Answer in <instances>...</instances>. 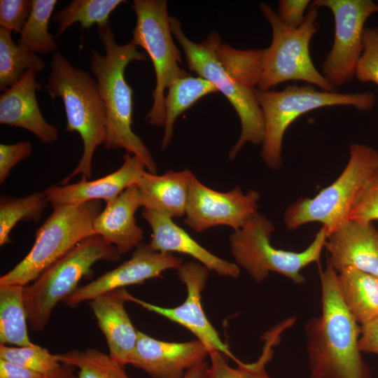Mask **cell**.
I'll return each instance as SVG.
<instances>
[{
    "label": "cell",
    "instance_id": "obj_25",
    "mask_svg": "<svg viewBox=\"0 0 378 378\" xmlns=\"http://www.w3.org/2000/svg\"><path fill=\"white\" fill-rule=\"evenodd\" d=\"M216 92H218L216 87L200 76L194 77L188 74L176 78L170 83L164 96L162 149H165L171 142L176 118L203 97Z\"/></svg>",
    "mask_w": 378,
    "mask_h": 378
},
{
    "label": "cell",
    "instance_id": "obj_3",
    "mask_svg": "<svg viewBox=\"0 0 378 378\" xmlns=\"http://www.w3.org/2000/svg\"><path fill=\"white\" fill-rule=\"evenodd\" d=\"M46 88L52 99L62 100L66 130L78 133L83 144L78 164L59 185L69 184L79 174L90 180L94 151L104 144L106 134V110L97 82L89 72L76 67L62 53L55 52Z\"/></svg>",
    "mask_w": 378,
    "mask_h": 378
},
{
    "label": "cell",
    "instance_id": "obj_19",
    "mask_svg": "<svg viewBox=\"0 0 378 378\" xmlns=\"http://www.w3.org/2000/svg\"><path fill=\"white\" fill-rule=\"evenodd\" d=\"M36 74L34 70H28L1 94L0 123L27 130L41 143L50 144L57 140L59 130L46 120L40 110L36 91L42 86L36 79Z\"/></svg>",
    "mask_w": 378,
    "mask_h": 378
},
{
    "label": "cell",
    "instance_id": "obj_2",
    "mask_svg": "<svg viewBox=\"0 0 378 378\" xmlns=\"http://www.w3.org/2000/svg\"><path fill=\"white\" fill-rule=\"evenodd\" d=\"M103 55L90 48V68L97 82L106 115V149H124L138 156L150 173L156 174L157 164L150 151L134 132L133 90L127 83L125 71L133 61L147 59L131 42L117 43L110 22L97 26Z\"/></svg>",
    "mask_w": 378,
    "mask_h": 378
},
{
    "label": "cell",
    "instance_id": "obj_36",
    "mask_svg": "<svg viewBox=\"0 0 378 378\" xmlns=\"http://www.w3.org/2000/svg\"><path fill=\"white\" fill-rule=\"evenodd\" d=\"M347 219L370 222L378 220V171L361 190Z\"/></svg>",
    "mask_w": 378,
    "mask_h": 378
},
{
    "label": "cell",
    "instance_id": "obj_16",
    "mask_svg": "<svg viewBox=\"0 0 378 378\" xmlns=\"http://www.w3.org/2000/svg\"><path fill=\"white\" fill-rule=\"evenodd\" d=\"M209 355L206 347L197 340L166 342L139 330L130 364L152 378H182L189 369L204 361Z\"/></svg>",
    "mask_w": 378,
    "mask_h": 378
},
{
    "label": "cell",
    "instance_id": "obj_15",
    "mask_svg": "<svg viewBox=\"0 0 378 378\" xmlns=\"http://www.w3.org/2000/svg\"><path fill=\"white\" fill-rule=\"evenodd\" d=\"M182 263L183 259L174 253L154 251L148 244L141 243L128 260L91 282L78 286L63 302L75 308L81 302L90 301L104 293L160 277L163 272L177 270Z\"/></svg>",
    "mask_w": 378,
    "mask_h": 378
},
{
    "label": "cell",
    "instance_id": "obj_40",
    "mask_svg": "<svg viewBox=\"0 0 378 378\" xmlns=\"http://www.w3.org/2000/svg\"><path fill=\"white\" fill-rule=\"evenodd\" d=\"M358 346L361 352L378 355V316L360 326Z\"/></svg>",
    "mask_w": 378,
    "mask_h": 378
},
{
    "label": "cell",
    "instance_id": "obj_41",
    "mask_svg": "<svg viewBox=\"0 0 378 378\" xmlns=\"http://www.w3.org/2000/svg\"><path fill=\"white\" fill-rule=\"evenodd\" d=\"M48 375L0 359V378H47Z\"/></svg>",
    "mask_w": 378,
    "mask_h": 378
},
{
    "label": "cell",
    "instance_id": "obj_22",
    "mask_svg": "<svg viewBox=\"0 0 378 378\" xmlns=\"http://www.w3.org/2000/svg\"><path fill=\"white\" fill-rule=\"evenodd\" d=\"M126 292L125 288L116 289L89 301L97 325L106 337L109 356L123 366L130 364L139 331L125 308Z\"/></svg>",
    "mask_w": 378,
    "mask_h": 378
},
{
    "label": "cell",
    "instance_id": "obj_38",
    "mask_svg": "<svg viewBox=\"0 0 378 378\" xmlns=\"http://www.w3.org/2000/svg\"><path fill=\"white\" fill-rule=\"evenodd\" d=\"M32 151L29 141L12 144H0V183H4L9 176L11 169L20 162L29 158Z\"/></svg>",
    "mask_w": 378,
    "mask_h": 378
},
{
    "label": "cell",
    "instance_id": "obj_31",
    "mask_svg": "<svg viewBox=\"0 0 378 378\" xmlns=\"http://www.w3.org/2000/svg\"><path fill=\"white\" fill-rule=\"evenodd\" d=\"M30 15L20 32L18 45L36 54L55 52L57 43L49 32V22L57 0H31Z\"/></svg>",
    "mask_w": 378,
    "mask_h": 378
},
{
    "label": "cell",
    "instance_id": "obj_42",
    "mask_svg": "<svg viewBox=\"0 0 378 378\" xmlns=\"http://www.w3.org/2000/svg\"><path fill=\"white\" fill-rule=\"evenodd\" d=\"M182 378H209V365L203 361L189 369Z\"/></svg>",
    "mask_w": 378,
    "mask_h": 378
},
{
    "label": "cell",
    "instance_id": "obj_18",
    "mask_svg": "<svg viewBox=\"0 0 378 378\" xmlns=\"http://www.w3.org/2000/svg\"><path fill=\"white\" fill-rule=\"evenodd\" d=\"M146 169L141 158L127 153L123 155L122 165L106 176L92 181L81 178L75 183L51 186L44 192L52 209L92 200L106 202L136 185Z\"/></svg>",
    "mask_w": 378,
    "mask_h": 378
},
{
    "label": "cell",
    "instance_id": "obj_24",
    "mask_svg": "<svg viewBox=\"0 0 378 378\" xmlns=\"http://www.w3.org/2000/svg\"><path fill=\"white\" fill-rule=\"evenodd\" d=\"M337 281L343 302L358 324L378 316V276L346 268L337 273Z\"/></svg>",
    "mask_w": 378,
    "mask_h": 378
},
{
    "label": "cell",
    "instance_id": "obj_11",
    "mask_svg": "<svg viewBox=\"0 0 378 378\" xmlns=\"http://www.w3.org/2000/svg\"><path fill=\"white\" fill-rule=\"evenodd\" d=\"M136 24L131 43L141 47L152 61L155 85L153 105L145 117L150 125L164 126V96L170 83L188 74L182 69L181 52L172 38L170 16L165 0H134Z\"/></svg>",
    "mask_w": 378,
    "mask_h": 378
},
{
    "label": "cell",
    "instance_id": "obj_13",
    "mask_svg": "<svg viewBox=\"0 0 378 378\" xmlns=\"http://www.w3.org/2000/svg\"><path fill=\"white\" fill-rule=\"evenodd\" d=\"M260 194L249 190L244 193L237 186L228 192L214 190L192 177L184 223L196 232L219 225L234 231L241 228L258 213Z\"/></svg>",
    "mask_w": 378,
    "mask_h": 378
},
{
    "label": "cell",
    "instance_id": "obj_9",
    "mask_svg": "<svg viewBox=\"0 0 378 378\" xmlns=\"http://www.w3.org/2000/svg\"><path fill=\"white\" fill-rule=\"evenodd\" d=\"M170 24L174 36L184 51L190 70L211 83L238 115L241 134L230 151V159H234L246 143L262 144L265 122L255 94V88L238 83L224 69L216 53V46L221 40L218 33L213 31L205 41L195 43L185 35L177 18L170 16Z\"/></svg>",
    "mask_w": 378,
    "mask_h": 378
},
{
    "label": "cell",
    "instance_id": "obj_34",
    "mask_svg": "<svg viewBox=\"0 0 378 378\" xmlns=\"http://www.w3.org/2000/svg\"><path fill=\"white\" fill-rule=\"evenodd\" d=\"M0 359L48 375L62 366L48 349L32 344L26 346H8L0 344Z\"/></svg>",
    "mask_w": 378,
    "mask_h": 378
},
{
    "label": "cell",
    "instance_id": "obj_44",
    "mask_svg": "<svg viewBox=\"0 0 378 378\" xmlns=\"http://www.w3.org/2000/svg\"><path fill=\"white\" fill-rule=\"evenodd\" d=\"M377 4H378V1H377Z\"/></svg>",
    "mask_w": 378,
    "mask_h": 378
},
{
    "label": "cell",
    "instance_id": "obj_10",
    "mask_svg": "<svg viewBox=\"0 0 378 378\" xmlns=\"http://www.w3.org/2000/svg\"><path fill=\"white\" fill-rule=\"evenodd\" d=\"M102 211L100 200L53 209L36 231L27 255L0 277V285L25 286L78 243L95 234L93 223Z\"/></svg>",
    "mask_w": 378,
    "mask_h": 378
},
{
    "label": "cell",
    "instance_id": "obj_8",
    "mask_svg": "<svg viewBox=\"0 0 378 378\" xmlns=\"http://www.w3.org/2000/svg\"><path fill=\"white\" fill-rule=\"evenodd\" d=\"M275 227L272 222L258 213L230 237V247L236 264L244 269L255 282L265 280L270 272H276L302 284L305 277L302 270L313 262H320L327 238L321 227L314 241L304 251L294 252L274 248L270 242Z\"/></svg>",
    "mask_w": 378,
    "mask_h": 378
},
{
    "label": "cell",
    "instance_id": "obj_14",
    "mask_svg": "<svg viewBox=\"0 0 378 378\" xmlns=\"http://www.w3.org/2000/svg\"><path fill=\"white\" fill-rule=\"evenodd\" d=\"M209 272L208 268L200 262L191 261L182 263L177 269V274L186 286L187 295L181 305L173 308L147 302L132 296L127 291L126 300L183 326L203 344L209 354L220 352L237 364L241 360L234 356L228 345L220 339L202 308V292L208 279Z\"/></svg>",
    "mask_w": 378,
    "mask_h": 378
},
{
    "label": "cell",
    "instance_id": "obj_28",
    "mask_svg": "<svg viewBox=\"0 0 378 378\" xmlns=\"http://www.w3.org/2000/svg\"><path fill=\"white\" fill-rule=\"evenodd\" d=\"M46 69V62L37 54L16 44L11 31L0 27V89L4 92L17 83L29 69L37 74Z\"/></svg>",
    "mask_w": 378,
    "mask_h": 378
},
{
    "label": "cell",
    "instance_id": "obj_1",
    "mask_svg": "<svg viewBox=\"0 0 378 378\" xmlns=\"http://www.w3.org/2000/svg\"><path fill=\"white\" fill-rule=\"evenodd\" d=\"M328 260L320 272L322 312L306 324L309 378H370L358 346L360 326L340 296Z\"/></svg>",
    "mask_w": 378,
    "mask_h": 378
},
{
    "label": "cell",
    "instance_id": "obj_21",
    "mask_svg": "<svg viewBox=\"0 0 378 378\" xmlns=\"http://www.w3.org/2000/svg\"><path fill=\"white\" fill-rule=\"evenodd\" d=\"M141 206L137 186L127 188L106 202L93 223L94 234L113 246L121 255L135 248L144 239L143 230L135 219V214Z\"/></svg>",
    "mask_w": 378,
    "mask_h": 378
},
{
    "label": "cell",
    "instance_id": "obj_37",
    "mask_svg": "<svg viewBox=\"0 0 378 378\" xmlns=\"http://www.w3.org/2000/svg\"><path fill=\"white\" fill-rule=\"evenodd\" d=\"M31 8V0H1L0 27L20 34Z\"/></svg>",
    "mask_w": 378,
    "mask_h": 378
},
{
    "label": "cell",
    "instance_id": "obj_17",
    "mask_svg": "<svg viewBox=\"0 0 378 378\" xmlns=\"http://www.w3.org/2000/svg\"><path fill=\"white\" fill-rule=\"evenodd\" d=\"M324 247L337 272L354 268L378 276V230L372 222L344 220L327 235Z\"/></svg>",
    "mask_w": 378,
    "mask_h": 378
},
{
    "label": "cell",
    "instance_id": "obj_23",
    "mask_svg": "<svg viewBox=\"0 0 378 378\" xmlns=\"http://www.w3.org/2000/svg\"><path fill=\"white\" fill-rule=\"evenodd\" d=\"M193 175L188 169L168 171L162 175L146 171L136 184L144 209L172 218L185 216Z\"/></svg>",
    "mask_w": 378,
    "mask_h": 378
},
{
    "label": "cell",
    "instance_id": "obj_30",
    "mask_svg": "<svg viewBox=\"0 0 378 378\" xmlns=\"http://www.w3.org/2000/svg\"><path fill=\"white\" fill-rule=\"evenodd\" d=\"M123 0H74L65 8L53 15L59 37L75 22H79L82 29H89L93 24L97 26L110 22L111 13Z\"/></svg>",
    "mask_w": 378,
    "mask_h": 378
},
{
    "label": "cell",
    "instance_id": "obj_20",
    "mask_svg": "<svg viewBox=\"0 0 378 378\" xmlns=\"http://www.w3.org/2000/svg\"><path fill=\"white\" fill-rule=\"evenodd\" d=\"M142 216L152 230L150 248L157 252L178 253L190 255L209 271L220 276L237 278L240 269L236 263L223 260L209 252L172 218L144 209Z\"/></svg>",
    "mask_w": 378,
    "mask_h": 378
},
{
    "label": "cell",
    "instance_id": "obj_5",
    "mask_svg": "<svg viewBox=\"0 0 378 378\" xmlns=\"http://www.w3.org/2000/svg\"><path fill=\"white\" fill-rule=\"evenodd\" d=\"M120 258L113 246L93 234L53 262L31 284L24 286V305L31 330L41 332L46 328L57 304L74 292L81 279L92 273L97 262H117Z\"/></svg>",
    "mask_w": 378,
    "mask_h": 378
},
{
    "label": "cell",
    "instance_id": "obj_32",
    "mask_svg": "<svg viewBox=\"0 0 378 378\" xmlns=\"http://www.w3.org/2000/svg\"><path fill=\"white\" fill-rule=\"evenodd\" d=\"M217 57L227 74L238 83L257 88L262 69V50H239L221 42L216 46Z\"/></svg>",
    "mask_w": 378,
    "mask_h": 378
},
{
    "label": "cell",
    "instance_id": "obj_43",
    "mask_svg": "<svg viewBox=\"0 0 378 378\" xmlns=\"http://www.w3.org/2000/svg\"><path fill=\"white\" fill-rule=\"evenodd\" d=\"M74 368L62 364V366L56 372L49 374L47 378H77L74 374Z\"/></svg>",
    "mask_w": 378,
    "mask_h": 378
},
{
    "label": "cell",
    "instance_id": "obj_29",
    "mask_svg": "<svg viewBox=\"0 0 378 378\" xmlns=\"http://www.w3.org/2000/svg\"><path fill=\"white\" fill-rule=\"evenodd\" d=\"M50 204L45 192L25 197H0V245L10 242V234L20 221L38 223Z\"/></svg>",
    "mask_w": 378,
    "mask_h": 378
},
{
    "label": "cell",
    "instance_id": "obj_26",
    "mask_svg": "<svg viewBox=\"0 0 378 378\" xmlns=\"http://www.w3.org/2000/svg\"><path fill=\"white\" fill-rule=\"evenodd\" d=\"M294 321L293 318L286 319L265 335V345L255 362L244 363L241 361L237 368H232L222 353L216 351L210 354L209 378H273L267 372L266 365L272 358L273 347L280 341L281 334Z\"/></svg>",
    "mask_w": 378,
    "mask_h": 378
},
{
    "label": "cell",
    "instance_id": "obj_39",
    "mask_svg": "<svg viewBox=\"0 0 378 378\" xmlns=\"http://www.w3.org/2000/svg\"><path fill=\"white\" fill-rule=\"evenodd\" d=\"M310 4L309 0H280L278 1V16L286 25L297 28L304 22L305 10Z\"/></svg>",
    "mask_w": 378,
    "mask_h": 378
},
{
    "label": "cell",
    "instance_id": "obj_33",
    "mask_svg": "<svg viewBox=\"0 0 378 378\" xmlns=\"http://www.w3.org/2000/svg\"><path fill=\"white\" fill-rule=\"evenodd\" d=\"M55 357L60 363L78 368L77 378H130L125 366L96 349L71 350Z\"/></svg>",
    "mask_w": 378,
    "mask_h": 378
},
{
    "label": "cell",
    "instance_id": "obj_6",
    "mask_svg": "<svg viewBox=\"0 0 378 378\" xmlns=\"http://www.w3.org/2000/svg\"><path fill=\"white\" fill-rule=\"evenodd\" d=\"M378 171V152L369 146L352 144L349 161L341 174L312 198H302L285 211L284 221L293 230L309 223H320L327 235L346 220L368 181Z\"/></svg>",
    "mask_w": 378,
    "mask_h": 378
},
{
    "label": "cell",
    "instance_id": "obj_27",
    "mask_svg": "<svg viewBox=\"0 0 378 378\" xmlns=\"http://www.w3.org/2000/svg\"><path fill=\"white\" fill-rule=\"evenodd\" d=\"M24 286L0 285V342L26 346L32 344L27 332L23 300Z\"/></svg>",
    "mask_w": 378,
    "mask_h": 378
},
{
    "label": "cell",
    "instance_id": "obj_7",
    "mask_svg": "<svg viewBox=\"0 0 378 378\" xmlns=\"http://www.w3.org/2000/svg\"><path fill=\"white\" fill-rule=\"evenodd\" d=\"M260 9L272 29V41L262 49V75L258 89L270 90L290 81H304L319 90L335 91L314 66L309 52L312 38L318 31V9L309 8L302 24L291 27L284 24L277 12L261 3Z\"/></svg>",
    "mask_w": 378,
    "mask_h": 378
},
{
    "label": "cell",
    "instance_id": "obj_45",
    "mask_svg": "<svg viewBox=\"0 0 378 378\" xmlns=\"http://www.w3.org/2000/svg\"><path fill=\"white\" fill-rule=\"evenodd\" d=\"M377 230H378V227H377Z\"/></svg>",
    "mask_w": 378,
    "mask_h": 378
},
{
    "label": "cell",
    "instance_id": "obj_35",
    "mask_svg": "<svg viewBox=\"0 0 378 378\" xmlns=\"http://www.w3.org/2000/svg\"><path fill=\"white\" fill-rule=\"evenodd\" d=\"M355 77L361 83L372 82L378 85V27H365L364 30L363 51Z\"/></svg>",
    "mask_w": 378,
    "mask_h": 378
},
{
    "label": "cell",
    "instance_id": "obj_12",
    "mask_svg": "<svg viewBox=\"0 0 378 378\" xmlns=\"http://www.w3.org/2000/svg\"><path fill=\"white\" fill-rule=\"evenodd\" d=\"M328 8L332 13L335 34L332 48L321 65V74L336 90L355 77L363 51L368 19L378 13L372 0H315L309 8Z\"/></svg>",
    "mask_w": 378,
    "mask_h": 378
},
{
    "label": "cell",
    "instance_id": "obj_4",
    "mask_svg": "<svg viewBox=\"0 0 378 378\" xmlns=\"http://www.w3.org/2000/svg\"><path fill=\"white\" fill-rule=\"evenodd\" d=\"M262 110L265 133L260 155L265 164L278 169L282 164V143L291 123L307 112L334 106H354L358 110H372L376 102L370 91L337 92L316 90L312 85H287L280 91L255 89Z\"/></svg>",
    "mask_w": 378,
    "mask_h": 378
}]
</instances>
